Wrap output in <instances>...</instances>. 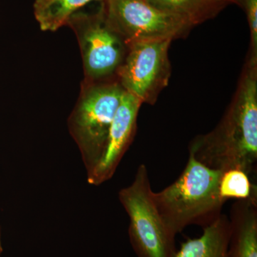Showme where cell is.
<instances>
[{"instance_id":"1","label":"cell","mask_w":257,"mask_h":257,"mask_svg":"<svg viewBox=\"0 0 257 257\" xmlns=\"http://www.w3.org/2000/svg\"><path fill=\"white\" fill-rule=\"evenodd\" d=\"M189 153L212 170L256 173L257 58L248 56L224 116L214 130L191 142Z\"/></svg>"},{"instance_id":"2","label":"cell","mask_w":257,"mask_h":257,"mask_svg":"<svg viewBox=\"0 0 257 257\" xmlns=\"http://www.w3.org/2000/svg\"><path fill=\"white\" fill-rule=\"evenodd\" d=\"M222 172L206 167L189 154L178 178L163 190L153 191L154 203L172 234L176 236L192 225L206 227L222 214L226 202L219 194Z\"/></svg>"},{"instance_id":"3","label":"cell","mask_w":257,"mask_h":257,"mask_svg":"<svg viewBox=\"0 0 257 257\" xmlns=\"http://www.w3.org/2000/svg\"><path fill=\"white\" fill-rule=\"evenodd\" d=\"M124 92L116 78L82 83L67 124L87 176L102 158L111 122Z\"/></svg>"},{"instance_id":"4","label":"cell","mask_w":257,"mask_h":257,"mask_svg":"<svg viewBox=\"0 0 257 257\" xmlns=\"http://www.w3.org/2000/svg\"><path fill=\"white\" fill-rule=\"evenodd\" d=\"M147 166L140 165L132 183L120 189L118 198L130 219V243L138 257H175V235L157 211Z\"/></svg>"},{"instance_id":"5","label":"cell","mask_w":257,"mask_h":257,"mask_svg":"<svg viewBox=\"0 0 257 257\" xmlns=\"http://www.w3.org/2000/svg\"><path fill=\"white\" fill-rule=\"evenodd\" d=\"M67 26L73 30L78 41L84 69L83 81L116 78V72L127 54L128 45L108 22L103 7L94 14L77 12Z\"/></svg>"},{"instance_id":"6","label":"cell","mask_w":257,"mask_h":257,"mask_svg":"<svg viewBox=\"0 0 257 257\" xmlns=\"http://www.w3.org/2000/svg\"><path fill=\"white\" fill-rule=\"evenodd\" d=\"M111 26L127 45L135 42L187 37L194 27L178 15L157 9L146 0H104Z\"/></svg>"},{"instance_id":"7","label":"cell","mask_w":257,"mask_h":257,"mask_svg":"<svg viewBox=\"0 0 257 257\" xmlns=\"http://www.w3.org/2000/svg\"><path fill=\"white\" fill-rule=\"evenodd\" d=\"M172 40L135 42L128 52L116 77L125 92L143 104L153 105L171 77L169 50Z\"/></svg>"},{"instance_id":"8","label":"cell","mask_w":257,"mask_h":257,"mask_svg":"<svg viewBox=\"0 0 257 257\" xmlns=\"http://www.w3.org/2000/svg\"><path fill=\"white\" fill-rule=\"evenodd\" d=\"M143 103L124 92L111 122L102 158L90 175L88 183L99 186L110 180L135 140L139 111Z\"/></svg>"},{"instance_id":"9","label":"cell","mask_w":257,"mask_h":257,"mask_svg":"<svg viewBox=\"0 0 257 257\" xmlns=\"http://www.w3.org/2000/svg\"><path fill=\"white\" fill-rule=\"evenodd\" d=\"M228 217V256L257 257V195L235 201Z\"/></svg>"},{"instance_id":"10","label":"cell","mask_w":257,"mask_h":257,"mask_svg":"<svg viewBox=\"0 0 257 257\" xmlns=\"http://www.w3.org/2000/svg\"><path fill=\"white\" fill-rule=\"evenodd\" d=\"M229 217L221 214L199 237L184 241L175 257H229Z\"/></svg>"},{"instance_id":"11","label":"cell","mask_w":257,"mask_h":257,"mask_svg":"<svg viewBox=\"0 0 257 257\" xmlns=\"http://www.w3.org/2000/svg\"><path fill=\"white\" fill-rule=\"evenodd\" d=\"M157 9L178 15L193 27L215 18L227 5L228 0H146Z\"/></svg>"},{"instance_id":"12","label":"cell","mask_w":257,"mask_h":257,"mask_svg":"<svg viewBox=\"0 0 257 257\" xmlns=\"http://www.w3.org/2000/svg\"><path fill=\"white\" fill-rule=\"evenodd\" d=\"M104 0H36L34 14L42 31L55 32L68 24L70 18L92 2Z\"/></svg>"},{"instance_id":"13","label":"cell","mask_w":257,"mask_h":257,"mask_svg":"<svg viewBox=\"0 0 257 257\" xmlns=\"http://www.w3.org/2000/svg\"><path fill=\"white\" fill-rule=\"evenodd\" d=\"M220 197L225 202L230 199H248L257 195L256 184L250 180L246 172L234 169L222 172L219 184Z\"/></svg>"},{"instance_id":"14","label":"cell","mask_w":257,"mask_h":257,"mask_svg":"<svg viewBox=\"0 0 257 257\" xmlns=\"http://www.w3.org/2000/svg\"><path fill=\"white\" fill-rule=\"evenodd\" d=\"M243 8L247 13L248 23L251 33L248 55L257 58V0H245Z\"/></svg>"},{"instance_id":"15","label":"cell","mask_w":257,"mask_h":257,"mask_svg":"<svg viewBox=\"0 0 257 257\" xmlns=\"http://www.w3.org/2000/svg\"><path fill=\"white\" fill-rule=\"evenodd\" d=\"M231 4H236L239 6L243 7L245 0H228Z\"/></svg>"},{"instance_id":"16","label":"cell","mask_w":257,"mask_h":257,"mask_svg":"<svg viewBox=\"0 0 257 257\" xmlns=\"http://www.w3.org/2000/svg\"><path fill=\"white\" fill-rule=\"evenodd\" d=\"M3 253V241H2V229L0 227V257H2Z\"/></svg>"}]
</instances>
